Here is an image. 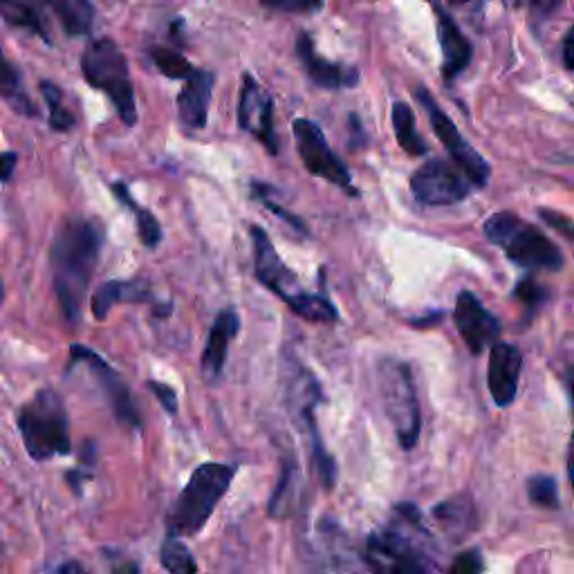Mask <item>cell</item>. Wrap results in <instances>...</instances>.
<instances>
[{
  "mask_svg": "<svg viewBox=\"0 0 574 574\" xmlns=\"http://www.w3.org/2000/svg\"><path fill=\"white\" fill-rule=\"evenodd\" d=\"M0 14H3L9 23L16 27H25V30L41 36L43 41L50 43L48 27L43 25V18L39 12L27 3V0H0Z\"/></svg>",
  "mask_w": 574,
  "mask_h": 574,
  "instance_id": "484cf974",
  "label": "cell"
},
{
  "mask_svg": "<svg viewBox=\"0 0 574 574\" xmlns=\"http://www.w3.org/2000/svg\"><path fill=\"white\" fill-rule=\"evenodd\" d=\"M238 126L261 142L270 155L279 153V140L274 131V99L249 72L243 74V86H240Z\"/></svg>",
  "mask_w": 574,
  "mask_h": 574,
  "instance_id": "7c38bea8",
  "label": "cell"
},
{
  "mask_svg": "<svg viewBox=\"0 0 574 574\" xmlns=\"http://www.w3.org/2000/svg\"><path fill=\"white\" fill-rule=\"evenodd\" d=\"M99 249L101 231L86 218H68L54 236L50 252L54 292L63 317L70 323L79 321L81 303L99 261Z\"/></svg>",
  "mask_w": 574,
  "mask_h": 574,
  "instance_id": "6da1fadb",
  "label": "cell"
},
{
  "mask_svg": "<svg viewBox=\"0 0 574 574\" xmlns=\"http://www.w3.org/2000/svg\"><path fill=\"white\" fill-rule=\"evenodd\" d=\"M483 231L489 243L501 247L509 261L527 272H559L566 263L557 243L509 211L494 214L483 225Z\"/></svg>",
  "mask_w": 574,
  "mask_h": 574,
  "instance_id": "5b68a950",
  "label": "cell"
},
{
  "mask_svg": "<svg viewBox=\"0 0 574 574\" xmlns=\"http://www.w3.org/2000/svg\"><path fill=\"white\" fill-rule=\"evenodd\" d=\"M415 95H418L420 104L424 106V110H427L433 133L438 135V140L444 144V148H447L451 160L467 173V178L471 180V184H474L476 189H483L489 182V175H492V169H489L485 157L460 135L458 126L453 124V119L438 106V101L431 97L429 90L418 88L415 90Z\"/></svg>",
  "mask_w": 574,
  "mask_h": 574,
  "instance_id": "8fae6325",
  "label": "cell"
},
{
  "mask_svg": "<svg viewBox=\"0 0 574 574\" xmlns=\"http://www.w3.org/2000/svg\"><path fill=\"white\" fill-rule=\"evenodd\" d=\"M377 384L384 411L397 433V442L404 451H411L420 440L422 411L409 364L395 357L382 359L377 366Z\"/></svg>",
  "mask_w": 574,
  "mask_h": 574,
  "instance_id": "ba28073f",
  "label": "cell"
},
{
  "mask_svg": "<svg viewBox=\"0 0 574 574\" xmlns=\"http://www.w3.org/2000/svg\"><path fill=\"white\" fill-rule=\"evenodd\" d=\"M516 296L525 305L536 308V305H541L545 299H548V292L543 290V285L534 283L532 279H523V281H518V285H516Z\"/></svg>",
  "mask_w": 574,
  "mask_h": 574,
  "instance_id": "836d02e7",
  "label": "cell"
},
{
  "mask_svg": "<svg viewBox=\"0 0 574 574\" xmlns=\"http://www.w3.org/2000/svg\"><path fill=\"white\" fill-rule=\"evenodd\" d=\"M45 5L54 9L59 21L70 36L88 34L92 23H95V12L88 0H45Z\"/></svg>",
  "mask_w": 574,
  "mask_h": 574,
  "instance_id": "603a6c76",
  "label": "cell"
},
{
  "mask_svg": "<svg viewBox=\"0 0 574 574\" xmlns=\"http://www.w3.org/2000/svg\"><path fill=\"white\" fill-rule=\"evenodd\" d=\"M41 92H43V99L45 104H48V122L54 128V131L59 133H68L72 131L74 126H77V117H74L70 110L63 106V92L57 86V83L52 81H41Z\"/></svg>",
  "mask_w": 574,
  "mask_h": 574,
  "instance_id": "83f0119b",
  "label": "cell"
},
{
  "mask_svg": "<svg viewBox=\"0 0 574 574\" xmlns=\"http://www.w3.org/2000/svg\"><path fill=\"white\" fill-rule=\"evenodd\" d=\"M433 516L435 521L440 523L442 530L453 536V541H462V536L476 530L478 525L474 503H471L467 496H458L451 498V501L440 503L433 509Z\"/></svg>",
  "mask_w": 574,
  "mask_h": 574,
  "instance_id": "44dd1931",
  "label": "cell"
},
{
  "mask_svg": "<svg viewBox=\"0 0 574 574\" xmlns=\"http://www.w3.org/2000/svg\"><path fill=\"white\" fill-rule=\"evenodd\" d=\"M252 243L256 279L283 299L287 308L310 323H335L339 319V312L328 296L303 290L299 276L285 265L265 229L252 227Z\"/></svg>",
  "mask_w": 574,
  "mask_h": 574,
  "instance_id": "3957f363",
  "label": "cell"
},
{
  "mask_svg": "<svg viewBox=\"0 0 574 574\" xmlns=\"http://www.w3.org/2000/svg\"><path fill=\"white\" fill-rule=\"evenodd\" d=\"M258 3L281 12H317L326 0H258Z\"/></svg>",
  "mask_w": 574,
  "mask_h": 574,
  "instance_id": "1f68e13d",
  "label": "cell"
},
{
  "mask_svg": "<svg viewBox=\"0 0 574 574\" xmlns=\"http://www.w3.org/2000/svg\"><path fill=\"white\" fill-rule=\"evenodd\" d=\"M3 294H5V290H3V285H0V301H3Z\"/></svg>",
  "mask_w": 574,
  "mask_h": 574,
  "instance_id": "7bdbcfd3",
  "label": "cell"
},
{
  "mask_svg": "<svg viewBox=\"0 0 574 574\" xmlns=\"http://www.w3.org/2000/svg\"><path fill=\"white\" fill-rule=\"evenodd\" d=\"M148 388H151L153 395L157 397V402L162 404V409L166 413L169 415L178 413V395H175V391L169 384H162V382H155V379H151V382H148Z\"/></svg>",
  "mask_w": 574,
  "mask_h": 574,
  "instance_id": "8d00e7d4",
  "label": "cell"
},
{
  "mask_svg": "<svg viewBox=\"0 0 574 574\" xmlns=\"http://www.w3.org/2000/svg\"><path fill=\"white\" fill-rule=\"evenodd\" d=\"M485 570V561L480 557L478 550H467L462 552L456 561L451 563V572L453 574H478Z\"/></svg>",
  "mask_w": 574,
  "mask_h": 574,
  "instance_id": "d6a6232c",
  "label": "cell"
},
{
  "mask_svg": "<svg viewBox=\"0 0 574 574\" xmlns=\"http://www.w3.org/2000/svg\"><path fill=\"white\" fill-rule=\"evenodd\" d=\"M238 474V465H222V462H202L184 485L178 501L169 512V532L178 536H196L209 518L214 516L222 496L229 492Z\"/></svg>",
  "mask_w": 574,
  "mask_h": 574,
  "instance_id": "277c9868",
  "label": "cell"
},
{
  "mask_svg": "<svg viewBox=\"0 0 574 574\" xmlns=\"http://www.w3.org/2000/svg\"><path fill=\"white\" fill-rule=\"evenodd\" d=\"M395 521L368 536L366 561L379 572L420 574L438 570L435 545L422 523L420 509L413 503H397L393 507Z\"/></svg>",
  "mask_w": 574,
  "mask_h": 574,
  "instance_id": "7a4b0ae2",
  "label": "cell"
},
{
  "mask_svg": "<svg viewBox=\"0 0 574 574\" xmlns=\"http://www.w3.org/2000/svg\"><path fill=\"white\" fill-rule=\"evenodd\" d=\"M160 563L166 572L173 574H196L198 563L193 559V554L189 552L187 545H184L178 534H169L162 543L160 550Z\"/></svg>",
  "mask_w": 574,
  "mask_h": 574,
  "instance_id": "4316f807",
  "label": "cell"
},
{
  "mask_svg": "<svg viewBox=\"0 0 574 574\" xmlns=\"http://www.w3.org/2000/svg\"><path fill=\"white\" fill-rule=\"evenodd\" d=\"M453 321H456V328L465 346L474 355L485 353V348L494 346L498 337H501V323L496 321L492 312L485 310V305L478 301L476 294L467 290L458 294Z\"/></svg>",
  "mask_w": 574,
  "mask_h": 574,
  "instance_id": "5bb4252c",
  "label": "cell"
},
{
  "mask_svg": "<svg viewBox=\"0 0 574 574\" xmlns=\"http://www.w3.org/2000/svg\"><path fill=\"white\" fill-rule=\"evenodd\" d=\"M435 14H438V34L444 57L442 74L444 79L451 81L456 79L462 70H467V66L471 63V45L467 41V36L460 32L456 21H453L438 3H435Z\"/></svg>",
  "mask_w": 574,
  "mask_h": 574,
  "instance_id": "d6986e66",
  "label": "cell"
},
{
  "mask_svg": "<svg viewBox=\"0 0 574 574\" xmlns=\"http://www.w3.org/2000/svg\"><path fill=\"white\" fill-rule=\"evenodd\" d=\"M0 95H3L9 104L14 106V110L23 115H36L39 110L32 104L30 95H27L23 88V79L18 70L3 57V50H0Z\"/></svg>",
  "mask_w": 574,
  "mask_h": 574,
  "instance_id": "d4e9b609",
  "label": "cell"
},
{
  "mask_svg": "<svg viewBox=\"0 0 574 574\" xmlns=\"http://www.w3.org/2000/svg\"><path fill=\"white\" fill-rule=\"evenodd\" d=\"M70 359H72V364H83L90 368V373L97 377V382L101 384V388H104L106 400L119 422H124L128 424V427H135V429L142 427V418L133 404L131 388L126 386L124 379L115 373L113 366H110L104 357L97 355L95 350H90L86 346L74 344L70 348Z\"/></svg>",
  "mask_w": 574,
  "mask_h": 574,
  "instance_id": "4fadbf2b",
  "label": "cell"
},
{
  "mask_svg": "<svg viewBox=\"0 0 574 574\" xmlns=\"http://www.w3.org/2000/svg\"><path fill=\"white\" fill-rule=\"evenodd\" d=\"M240 332V317L234 308L222 310L214 326H211L205 344V353H202V375L207 379H218L227 364L229 346Z\"/></svg>",
  "mask_w": 574,
  "mask_h": 574,
  "instance_id": "ac0fdd59",
  "label": "cell"
},
{
  "mask_svg": "<svg viewBox=\"0 0 574 574\" xmlns=\"http://www.w3.org/2000/svg\"><path fill=\"white\" fill-rule=\"evenodd\" d=\"M523 370V355L521 350L505 341H496L489 350V366H487V386L492 393L496 406L512 404L518 393V379Z\"/></svg>",
  "mask_w": 574,
  "mask_h": 574,
  "instance_id": "9a60e30c",
  "label": "cell"
},
{
  "mask_svg": "<svg viewBox=\"0 0 574 574\" xmlns=\"http://www.w3.org/2000/svg\"><path fill=\"white\" fill-rule=\"evenodd\" d=\"M214 72L193 70L178 95V115L187 131H202L209 119V104L214 95Z\"/></svg>",
  "mask_w": 574,
  "mask_h": 574,
  "instance_id": "2e32d148",
  "label": "cell"
},
{
  "mask_svg": "<svg viewBox=\"0 0 574 574\" xmlns=\"http://www.w3.org/2000/svg\"><path fill=\"white\" fill-rule=\"evenodd\" d=\"M151 59L155 63V68L169 79H182L184 81L193 70H196L187 59L182 57L178 50H171V48H153Z\"/></svg>",
  "mask_w": 574,
  "mask_h": 574,
  "instance_id": "f1b7e54d",
  "label": "cell"
},
{
  "mask_svg": "<svg viewBox=\"0 0 574 574\" xmlns=\"http://www.w3.org/2000/svg\"><path fill=\"white\" fill-rule=\"evenodd\" d=\"M59 572H83V566H79V563H66V566H61Z\"/></svg>",
  "mask_w": 574,
  "mask_h": 574,
  "instance_id": "b9f144b4",
  "label": "cell"
},
{
  "mask_svg": "<svg viewBox=\"0 0 574 574\" xmlns=\"http://www.w3.org/2000/svg\"><path fill=\"white\" fill-rule=\"evenodd\" d=\"M113 193H115V198L122 202L124 207H128L135 214V220H137V236H140L142 240V245L148 247V249H155L157 245L162 243V225H160V220H157L151 211L144 209L137 205V202L133 200L131 196V191H128V187L124 182H117L113 184Z\"/></svg>",
  "mask_w": 574,
  "mask_h": 574,
  "instance_id": "7402d4cb",
  "label": "cell"
},
{
  "mask_svg": "<svg viewBox=\"0 0 574 574\" xmlns=\"http://www.w3.org/2000/svg\"><path fill=\"white\" fill-rule=\"evenodd\" d=\"M563 61H566V68L574 72V25L566 36V43H563Z\"/></svg>",
  "mask_w": 574,
  "mask_h": 574,
  "instance_id": "60d3db41",
  "label": "cell"
},
{
  "mask_svg": "<svg viewBox=\"0 0 574 574\" xmlns=\"http://www.w3.org/2000/svg\"><path fill=\"white\" fill-rule=\"evenodd\" d=\"M568 386H570V397H572V406H574V368L568 370ZM568 476H570V485L574 492V431H572L570 451H568Z\"/></svg>",
  "mask_w": 574,
  "mask_h": 574,
  "instance_id": "f35d334b",
  "label": "cell"
},
{
  "mask_svg": "<svg viewBox=\"0 0 574 574\" xmlns=\"http://www.w3.org/2000/svg\"><path fill=\"white\" fill-rule=\"evenodd\" d=\"M444 317V312H427L424 314L422 319H411V326L413 328H431V326H438V323L442 321Z\"/></svg>",
  "mask_w": 574,
  "mask_h": 574,
  "instance_id": "ab89813d",
  "label": "cell"
},
{
  "mask_svg": "<svg viewBox=\"0 0 574 574\" xmlns=\"http://www.w3.org/2000/svg\"><path fill=\"white\" fill-rule=\"evenodd\" d=\"M117 303H153V290L151 283L144 279L133 281H108L97 292L92 294V317L97 321H104L113 305Z\"/></svg>",
  "mask_w": 574,
  "mask_h": 574,
  "instance_id": "ffe728a7",
  "label": "cell"
},
{
  "mask_svg": "<svg viewBox=\"0 0 574 574\" xmlns=\"http://www.w3.org/2000/svg\"><path fill=\"white\" fill-rule=\"evenodd\" d=\"M292 485H294V462H285L279 487H276V492L270 501V516L285 514V496L292 489Z\"/></svg>",
  "mask_w": 574,
  "mask_h": 574,
  "instance_id": "4dcf8cb0",
  "label": "cell"
},
{
  "mask_svg": "<svg viewBox=\"0 0 574 574\" xmlns=\"http://www.w3.org/2000/svg\"><path fill=\"white\" fill-rule=\"evenodd\" d=\"M25 451L36 462L68 456L72 449L66 404L52 388H43L18 413Z\"/></svg>",
  "mask_w": 574,
  "mask_h": 574,
  "instance_id": "8992f818",
  "label": "cell"
},
{
  "mask_svg": "<svg viewBox=\"0 0 574 574\" xmlns=\"http://www.w3.org/2000/svg\"><path fill=\"white\" fill-rule=\"evenodd\" d=\"M296 54H299L303 68L305 72H308V77L314 86L326 88V90L357 86L359 72L355 68L339 66V63H332L328 59L319 57L308 34H301L299 39H296Z\"/></svg>",
  "mask_w": 574,
  "mask_h": 574,
  "instance_id": "e0dca14e",
  "label": "cell"
},
{
  "mask_svg": "<svg viewBox=\"0 0 574 574\" xmlns=\"http://www.w3.org/2000/svg\"><path fill=\"white\" fill-rule=\"evenodd\" d=\"M16 162H18V155L14 151L0 153V184H7L9 180H12Z\"/></svg>",
  "mask_w": 574,
  "mask_h": 574,
  "instance_id": "74e56055",
  "label": "cell"
},
{
  "mask_svg": "<svg viewBox=\"0 0 574 574\" xmlns=\"http://www.w3.org/2000/svg\"><path fill=\"white\" fill-rule=\"evenodd\" d=\"M474 184L467 173L456 162H447L442 157L424 162L418 171L411 175V191L420 205L427 207H447L458 205L469 198Z\"/></svg>",
  "mask_w": 574,
  "mask_h": 574,
  "instance_id": "30bf717a",
  "label": "cell"
},
{
  "mask_svg": "<svg viewBox=\"0 0 574 574\" xmlns=\"http://www.w3.org/2000/svg\"><path fill=\"white\" fill-rule=\"evenodd\" d=\"M292 133H294L296 148H299L303 166L308 169V173L317 175V178L326 180L330 184H335V187H339L341 191H346L348 196H353V198L359 196V191L353 182V175H350L348 166L341 162V157L332 151L319 124H314L312 119L299 117L292 122Z\"/></svg>",
  "mask_w": 574,
  "mask_h": 574,
  "instance_id": "9c48e42d",
  "label": "cell"
},
{
  "mask_svg": "<svg viewBox=\"0 0 574 574\" xmlns=\"http://www.w3.org/2000/svg\"><path fill=\"white\" fill-rule=\"evenodd\" d=\"M256 191H258V198H263L265 207L270 209L272 214H276V216H279L281 220H285L287 225H290L294 231H299L301 236H308V225H305V222H303L299 216H294V214H290V211H287V209H283L281 205H276V202H272L270 198L265 196V191H261L258 187H256Z\"/></svg>",
  "mask_w": 574,
  "mask_h": 574,
  "instance_id": "e575fe53",
  "label": "cell"
},
{
  "mask_svg": "<svg viewBox=\"0 0 574 574\" xmlns=\"http://www.w3.org/2000/svg\"><path fill=\"white\" fill-rule=\"evenodd\" d=\"M393 128H395V137L397 144H400L406 153L411 157H420L427 155L429 146L422 140V135L418 133V126H415V115L409 104L404 101H397L393 106Z\"/></svg>",
  "mask_w": 574,
  "mask_h": 574,
  "instance_id": "cb8c5ba5",
  "label": "cell"
},
{
  "mask_svg": "<svg viewBox=\"0 0 574 574\" xmlns=\"http://www.w3.org/2000/svg\"><path fill=\"white\" fill-rule=\"evenodd\" d=\"M539 216L545 225L557 229L559 234H563L570 240V243H574V222L570 218H566L563 214H559V211H552V209H539Z\"/></svg>",
  "mask_w": 574,
  "mask_h": 574,
  "instance_id": "d590c367",
  "label": "cell"
},
{
  "mask_svg": "<svg viewBox=\"0 0 574 574\" xmlns=\"http://www.w3.org/2000/svg\"><path fill=\"white\" fill-rule=\"evenodd\" d=\"M449 3H465V0H449Z\"/></svg>",
  "mask_w": 574,
  "mask_h": 574,
  "instance_id": "ee69618b",
  "label": "cell"
},
{
  "mask_svg": "<svg viewBox=\"0 0 574 574\" xmlns=\"http://www.w3.org/2000/svg\"><path fill=\"white\" fill-rule=\"evenodd\" d=\"M527 496L530 501L545 509H557L559 507V487L557 480L548 474H536L527 480Z\"/></svg>",
  "mask_w": 574,
  "mask_h": 574,
  "instance_id": "f546056e",
  "label": "cell"
},
{
  "mask_svg": "<svg viewBox=\"0 0 574 574\" xmlns=\"http://www.w3.org/2000/svg\"><path fill=\"white\" fill-rule=\"evenodd\" d=\"M83 77L92 88L104 92L117 108L119 119L126 126L137 124V101L135 88L128 72V61L119 45L104 36V39L92 41L81 54Z\"/></svg>",
  "mask_w": 574,
  "mask_h": 574,
  "instance_id": "52a82bcc",
  "label": "cell"
}]
</instances>
